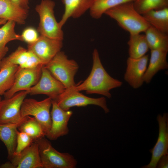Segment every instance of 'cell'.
<instances>
[{
    "label": "cell",
    "instance_id": "6da1fadb",
    "mask_svg": "<svg viewBox=\"0 0 168 168\" xmlns=\"http://www.w3.org/2000/svg\"><path fill=\"white\" fill-rule=\"evenodd\" d=\"M93 65L91 72L87 78L81 83L76 85L78 91H84L88 94H96L108 98L111 97L110 90L120 87L123 82L110 76L104 68L97 50L92 53Z\"/></svg>",
    "mask_w": 168,
    "mask_h": 168
},
{
    "label": "cell",
    "instance_id": "2e32d148",
    "mask_svg": "<svg viewBox=\"0 0 168 168\" xmlns=\"http://www.w3.org/2000/svg\"><path fill=\"white\" fill-rule=\"evenodd\" d=\"M94 0H61L64 6V11L58 22L61 28L70 18H78L91 7Z\"/></svg>",
    "mask_w": 168,
    "mask_h": 168
},
{
    "label": "cell",
    "instance_id": "d6986e66",
    "mask_svg": "<svg viewBox=\"0 0 168 168\" xmlns=\"http://www.w3.org/2000/svg\"><path fill=\"white\" fill-rule=\"evenodd\" d=\"M22 123L0 124V140L4 143L7 149L9 160L12 157L15 151L17 128Z\"/></svg>",
    "mask_w": 168,
    "mask_h": 168
},
{
    "label": "cell",
    "instance_id": "3957f363",
    "mask_svg": "<svg viewBox=\"0 0 168 168\" xmlns=\"http://www.w3.org/2000/svg\"><path fill=\"white\" fill-rule=\"evenodd\" d=\"M55 5L52 0H42L36 6L35 9L40 17L37 31L40 35L63 41L64 33L55 16Z\"/></svg>",
    "mask_w": 168,
    "mask_h": 168
},
{
    "label": "cell",
    "instance_id": "5bb4252c",
    "mask_svg": "<svg viewBox=\"0 0 168 168\" xmlns=\"http://www.w3.org/2000/svg\"><path fill=\"white\" fill-rule=\"evenodd\" d=\"M52 107L51 127L46 137L50 140H54L68 133V123L73 112L61 108L55 100H52Z\"/></svg>",
    "mask_w": 168,
    "mask_h": 168
},
{
    "label": "cell",
    "instance_id": "d4e9b609",
    "mask_svg": "<svg viewBox=\"0 0 168 168\" xmlns=\"http://www.w3.org/2000/svg\"><path fill=\"white\" fill-rule=\"evenodd\" d=\"M136 0H94L89 9L91 16L95 19L100 18L105 12L124 3L134 2Z\"/></svg>",
    "mask_w": 168,
    "mask_h": 168
},
{
    "label": "cell",
    "instance_id": "9c48e42d",
    "mask_svg": "<svg viewBox=\"0 0 168 168\" xmlns=\"http://www.w3.org/2000/svg\"><path fill=\"white\" fill-rule=\"evenodd\" d=\"M43 66L40 64L32 68H23L19 66L13 86L3 95L5 98H10L18 92L26 91L35 85L40 77Z\"/></svg>",
    "mask_w": 168,
    "mask_h": 168
},
{
    "label": "cell",
    "instance_id": "5b68a950",
    "mask_svg": "<svg viewBox=\"0 0 168 168\" xmlns=\"http://www.w3.org/2000/svg\"><path fill=\"white\" fill-rule=\"evenodd\" d=\"M38 145L42 168H74L76 160L68 153L56 150L44 137L34 141Z\"/></svg>",
    "mask_w": 168,
    "mask_h": 168
},
{
    "label": "cell",
    "instance_id": "f1b7e54d",
    "mask_svg": "<svg viewBox=\"0 0 168 168\" xmlns=\"http://www.w3.org/2000/svg\"><path fill=\"white\" fill-rule=\"evenodd\" d=\"M33 142V140L28 134L18 130L17 132L16 147L13 155H17L20 153Z\"/></svg>",
    "mask_w": 168,
    "mask_h": 168
},
{
    "label": "cell",
    "instance_id": "484cf974",
    "mask_svg": "<svg viewBox=\"0 0 168 168\" xmlns=\"http://www.w3.org/2000/svg\"><path fill=\"white\" fill-rule=\"evenodd\" d=\"M18 130L29 135L34 141L44 137L45 133L40 124L34 117L28 116L17 128Z\"/></svg>",
    "mask_w": 168,
    "mask_h": 168
},
{
    "label": "cell",
    "instance_id": "8992f818",
    "mask_svg": "<svg viewBox=\"0 0 168 168\" xmlns=\"http://www.w3.org/2000/svg\"><path fill=\"white\" fill-rule=\"evenodd\" d=\"M52 100L48 97L40 101L31 98H25L21 108L22 117L31 115L38 122L47 136L49 133L51 125L50 110Z\"/></svg>",
    "mask_w": 168,
    "mask_h": 168
},
{
    "label": "cell",
    "instance_id": "7c38bea8",
    "mask_svg": "<svg viewBox=\"0 0 168 168\" xmlns=\"http://www.w3.org/2000/svg\"><path fill=\"white\" fill-rule=\"evenodd\" d=\"M157 120L159 125V135L154 147L149 150L152 154L150 163L142 168H156L158 161L163 156L168 154V114H158Z\"/></svg>",
    "mask_w": 168,
    "mask_h": 168
},
{
    "label": "cell",
    "instance_id": "ba28073f",
    "mask_svg": "<svg viewBox=\"0 0 168 168\" xmlns=\"http://www.w3.org/2000/svg\"><path fill=\"white\" fill-rule=\"evenodd\" d=\"M28 94L26 91L18 92L12 96L0 102V124H17L22 122L27 118L21 114L22 103Z\"/></svg>",
    "mask_w": 168,
    "mask_h": 168
},
{
    "label": "cell",
    "instance_id": "ffe728a7",
    "mask_svg": "<svg viewBox=\"0 0 168 168\" xmlns=\"http://www.w3.org/2000/svg\"><path fill=\"white\" fill-rule=\"evenodd\" d=\"M18 67L8 62L5 58L0 61V96L13 86Z\"/></svg>",
    "mask_w": 168,
    "mask_h": 168
},
{
    "label": "cell",
    "instance_id": "e0dca14e",
    "mask_svg": "<svg viewBox=\"0 0 168 168\" xmlns=\"http://www.w3.org/2000/svg\"><path fill=\"white\" fill-rule=\"evenodd\" d=\"M168 52V50L164 49L151 50L149 63L144 76V82L150 83L158 72L168 68L166 59Z\"/></svg>",
    "mask_w": 168,
    "mask_h": 168
},
{
    "label": "cell",
    "instance_id": "4dcf8cb0",
    "mask_svg": "<svg viewBox=\"0 0 168 168\" xmlns=\"http://www.w3.org/2000/svg\"><path fill=\"white\" fill-rule=\"evenodd\" d=\"M29 51L30 54L27 61L22 66L20 67L23 68H32L42 64L38 58L33 53Z\"/></svg>",
    "mask_w": 168,
    "mask_h": 168
},
{
    "label": "cell",
    "instance_id": "cb8c5ba5",
    "mask_svg": "<svg viewBox=\"0 0 168 168\" xmlns=\"http://www.w3.org/2000/svg\"><path fill=\"white\" fill-rule=\"evenodd\" d=\"M145 36L149 49L168 50V35L150 26L145 31Z\"/></svg>",
    "mask_w": 168,
    "mask_h": 168
},
{
    "label": "cell",
    "instance_id": "4fadbf2b",
    "mask_svg": "<svg viewBox=\"0 0 168 168\" xmlns=\"http://www.w3.org/2000/svg\"><path fill=\"white\" fill-rule=\"evenodd\" d=\"M149 60V55L146 54L138 58L129 57L127 59L124 80L133 88L137 89L144 83L143 78Z\"/></svg>",
    "mask_w": 168,
    "mask_h": 168
},
{
    "label": "cell",
    "instance_id": "7402d4cb",
    "mask_svg": "<svg viewBox=\"0 0 168 168\" xmlns=\"http://www.w3.org/2000/svg\"><path fill=\"white\" fill-rule=\"evenodd\" d=\"M142 16L150 26L163 33L168 34V8L151 10Z\"/></svg>",
    "mask_w": 168,
    "mask_h": 168
},
{
    "label": "cell",
    "instance_id": "d6a6232c",
    "mask_svg": "<svg viewBox=\"0 0 168 168\" xmlns=\"http://www.w3.org/2000/svg\"><path fill=\"white\" fill-rule=\"evenodd\" d=\"M20 7L29 11V2L31 0H11Z\"/></svg>",
    "mask_w": 168,
    "mask_h": 168
},
{
    "label": "cell",
    "instance_id": "277c9868",
    "mask_svg": "<svg viewBox=\"0 0 168 168\" xmlns=\"http://www.w3.org/2000/svg\"><path fill=\"white\" fill-rule=\"evenodd\" d=\"M44 67L65 88L76 85L74 78L79 66L75 61L68 59L64 52H58Z\"/></svg>",
    "mask_w": 168,
    "mask_h": 168
},
{
    "label": "cell",
    "instance_id": "e575fe53",
    "mask_svg": "<svg viewBox=\"0 0 168 168\" xmlns=\"http://www.w3.org/2000/svg\"><path fill=\"white\" fill-rule=\"evenodd\" d=\"M2 99H1V97L0 96V101H1V100H2Z\"/></svg>",
    "mask_w": 168,
    "mask_h": 168
},
{
    "label": "cell",
    "instance_id": "836d02e7",
    "mask_svg": "<svg viewBox=\"0 0 168 168\" xmlns=\"http://www.w3.org/2000/svg\"><path fill=\"white\" fill-rule=\"evenodd\" d=\"M7 21L5 19L0 18V26L4 25Z\"/></svg>",
    "mask_w": 168,
    "mask_h": 168
},
{
    "label": "cell",
    "instance_id": "8fae6325",
    "mask_svg": "<svg viewBox=\"0 0 168 168\" xmlns=\"http://www.w3.org/2000/svg\"><path fill=\"white\" fill-rule=\"evenodd\" d=\"M63 41L40 35L35 42L28 44L27 50L34 54L44 66L47 64L62 48Z\"/></svg>",
    "mask_w": 168,
    "mask_h": 168
},
{
    "label": "cell",
    "instance_id": "7a4b0ae2",
    "mask_svg": "<svg viewBox=\"0 0 168 168\" xmlns=\"http://www.w3.org/2000/svg\"><path fill=\"white\" fill-rule=\"evenodd\" d=\"M105 14L115 20L130 35L144 32L150 26L136 10L133 2L117 5L106 11Z\"/></svg>",
    "mask_w": 168,
    "mask_h": 168
},
{
    "label": "cell",
    "instance_id": "1f68e13d",
    "mask_svg": "<svg viewBox=\"0 0 168 168\" xmlns=\"http://www.w3.org/2000/svg\"><path fill=\"white\" fill-rule=\"evenodd\" d=\"M156 168H168V154L163 156L160 158L157 164Z\"/></svg>",
    "mask_w": 168,
    "mask_h": 168
},
{
    "label": "cell",
    "instance_id": "ac0fdd59",
    "mask_svg": "<svg viewBox=\"0 0 168 168\" xmlns=\"http://www.w3.org/2000/svg\"><path fill=\"white\" fill-rule=\"evenodd\" d=\"M28 10L23 9L11 0H0V18L23 25L26 22Z\"/></svg>",
    "mask_w": 168,
    "mask_h": 168
},
{
    "label": "cell",
    "instance_id": "9a60e30c",
    "mask_svg": "<svg viewBox=\"0 0 168 168\" xmlns=\"http://www.w3.org/2000/svg\"><path fill=\"white\" fill-rule=\"evenodd\" d=\"M9 160L12 168H42L38 145L34 141Z\"/></svg>",
    "mask_w": 168,
    "mask_h": 168
},
{
    "label": "cell",
    "instance_id": "d590c367",
    "mask_svg": "<svg viewBox=\"0 0 168 168\" xmlns=\"http://www.w3.org/2000/svg\"></svg>",
    "mask_w": 168,
    "mask_h": 168
},
{
    "label": "cell",
    "instance_id": "f546056e",
    "mask_svg": "<svg viewBox=\"0 0 168 168\" xmlns=\"http://www.w3.org/2000/svg\"><path fill=\"white\" fill-rule=\"evenodd\" d=\"M21 35L23 41L26 42L28 44L35 42L39 37L37 31L31 27H29L25 29Z\"/></svg>",
    "mask_w": 168,
    "mask_h": 168
},
{
    "label": "cell",
    "instance_id": "83f0119b",
    "mask_svg": "<svg viewBox=\"0 0 168 168\" xmlns=\"http://www.w3.org/2000/svg\"><path fill=\"white\" fill-rule=\"evenodd\" d=\"M30 51L21 46H19L14 52L5 58L9 62L21 67L27 61Z\"/></svg>",
    "mask_w": 168,
    "mask_h": 168
},
{
    "label": "cell",
    "instance_id": "52a82bcc",
    "mask_svg": "<svg viewBox=\"0 0 168 168\" xmlns=\"http://www.w3.org/2000/svg\"><path fill=\"white\" fill-rule=\"evenodd\" d=\"M75 86L66 88L55 100L61 108L68 110L73 107H84L89 105H95L101 107L105 113L109 112L110 110L108 107L105 97H88L77 90Z\"/></svg>",
    "mask_w": 168,
    "mask_h": 168
},
{
    "label": "cell",
    "instance_id": "30bf717a",
    "mask_svg": "<svg viewBox=\"0 0 168 168\" xmlns=\"http://www.w3.org/2000/svg\"><path fill=\"white\" fill-rule=\"evenodd\" d=\"M65 89L63 84L54 77L43 65L39 80L26 91L28 94L45 95L52 100H55Z\"/></svg>",
    "mask_w": 168,
    "mask_h": 168
},
{
    "label": "cell",
    "instance_id": "44dd1931",
    "mask_svg": "<svg viewBox=\"0 0 168 168\" xmlns=\"http://www.w3.org/2000/svg\"><path fill=\"white\" fill-rule=\"evenodd\" d=\"M16 24L13 21L8 20L0 28V61L8 51L6 45L8 43L14 40L23 41L21 35L15 32Z\"/></svg>",
    "mask_w": 168,
    "mask_h": 168
},
{
    "label": "cell",
    "instance_id": "4316f807",
    "mask_svg": "<svg viewBox=\"0 0 168 168\" xmlns=\"http://www.w3.org/2000/svg\"><path fill=\"white\" fill-rule=\"evenodd\" d=\"M133 3L136 10L142 15L151 10L168 8V0H136Z\"/></svg>",
    "mask_w": 168,
    "mask_h": 168
},
{
    "label": "cell",
    "instance_id": "603a6c76",
    "mask_svg": "<svg viewBox=\"0 0 168 168\" xmlns=\"http://www.w3.org/2000/svg\"><path fill=\"white\" fill-rule=\"evenodd\" d=\"M129 57L138 58L146 55L149 49L145 35H130L127 43Z\"/></svg>",
    "mask_w": 168,
    "mask_h": 168
}]
</instances>
